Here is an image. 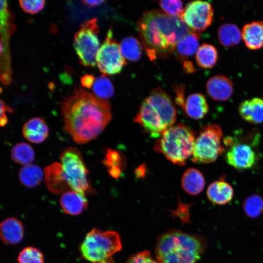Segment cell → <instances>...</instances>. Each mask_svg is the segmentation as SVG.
<instances>
[{"instance_id": "cell-15", "label": "cell", "mask_w": 263, "mask_h": 263, "mask_svg": "<svg viewBox=\"0 0 263 263\" xmlns=\"http://www.w3.org/2000/svg\"><path fill=\"white\" fill-rule=\"evenodd\" d=\"M86 194L74 190L64 192L60 198V205L63 211L71 215H78L88 206Z\"/></svg>"}, {"instance_id": "cell-38", "label": "cell", "mask_w": 263, "mask_h": 263, "mask_svg": "<svg viewBox=\"0 0 263 263\" xmlns=\"http://www.w3.org/2000/svg\"><path fill=\"white\" fill-rule=\"evenodd\" d=\"M95 81L94 75L86 74L81 78V83L83 87L87 88H90L93 86Z\"/></svg>"}, {"instance_id": "cell-33", "label": "cell", "mask_w": 263, "mask_h": 263, "mask_svg": "<svg viewBox=\"0 0 263 263\" xmlns=\"http://www.w3.org/2000/svg\"><path fill=\"white\" fill-rule=\"evenodd\" d=\"M159 4L165 13L171 16L181 17L184 10L180 0H160Z\"/></svg>"}, {"instance_id": "cell-22", "label": "cell", "mask_w": 263, "mask_h": 263, "mask_svg": "<svg viewBox=\"0 0 263 263\" xmlns=\"http://www.w3.org/2000/svg\"><path fill=\"white\" fill-rule=\"evenodd\" d=\"M183 109L189 117L200 119L207 114L208 107L205 96L201 94L195 93L188 97Z\"/></svg>"}, {"instance_id": "cell-36", "label": "cell", "mask_w": 263, "mask_h": 263, "mask_svg": "<svg viewBox=\"0 0 263 263\" xmlns=\"http://www.w3.org/2000/svg\"><path fill=\"white\" fill-rule=\"evenodd\" d=\"M12 112V110L6 106L5 103L1 100L0 101V124L1 127L4 126L8 122V118L5 114L6 111Z\"/></svg>"}, {"instance_id": "cell-37", "label": "cell", "mask_w": 263, "mask_h": 263, "mask_svg": "<svg viewBox=\"0 0 263 263\" xmlns=\"http://www.w3.org/2000/svg\"><path fill=\"white\" fill-rule=\"evenodd\" d=\"M184 89L183 86H178L176 88V92L177 94L176 102L183 109H184L185 103L184 96Z\"/></svg>"}, {"instance_id": "cell-10", "label": "cell", "mask_w": 263, "mask_h": 263, "mask_svg": "<svg viewBox=\"0 0 263 263\" xmlns=\"http://www.w3.org/2000/svg\"><path fill=\"white\" fill-rule=\"evenodd\" d=\"M248 140H237L231 136L223 139L225 148H227L225 160L228 164L238 170L250 169L257 161L258 155L254 147L257 144L258 138L252 142Z\"/></svg>"}, {"instance_id": "cell-32", "label": "cell", "mask_w": 263, "mask_h": 263, "mask_svg": "<svg viewBox=\"0 0 263 263\" xmlns=\"http://www.w3.org/2000/svg\"><path fill=\"white\" fill-rule=\"evenodd\" d=\"M18 262V263H44L42 253L32 246L25 247L20 252Z\"/></svg>"}, {"instance_id": "cell-40", "label": "cell", "mask_w": 263, "mask_h": 263, "mask_svg": "<svg viewBox=\"0 0 263 263\" xmlns=\"http://www.w3.org/2000/svg\"><path fill=\"white\" fill-rule=\"evenodd\" d=\"M184 69L187 73H192L194 72L195 69L193 65L189 61H185L184 63Z\"/></svg>"}, {"instance_id": "cell-12", "label": "cell", "mask_w": 263, "mask_h": 263, "mask_svg": "<svg viewBox=\"0 0 263 263\" xmlns=\"http://www.w3.org/2000/svg\"><path fill=\"white\" fill-rule=\"evenodd\" d=\"M181 17L191 30L200 32L211 24L213 9L208 2L192 1L186 5Z\"/></svg>"}, {"instance_id": "cell-26", "label": "cell", "mask_w": 263, "mask_h": 263, "mask_svg": "<svg viewBox=\"0 0 263 263\" xmlns=\"http://www.w3.org/2000/svg\"><path fill=\"white\" fill-rule=\"evenodd\" d=\"M218 38L223 46L231 47L237 45L240 42L242 33L236 25L225 23L219 27Z\"/></svg>"}, {"instance_id": "cell-11", "label": "cell", "mask_w": 263, "mask_h": 263, "mask_svg": "<svg viewBox=\"0 0 263 263\" xmlns=\"http://www.w3.org/2000/svg\"><path fill=\"white\" fill-rule=\"evenodd\" d=\"M96 63L102 75L104 76L119 73L127 63L121 52L120 45L113 38L111 28L109 29L106 39L98 52Z\"/></svg>"}, {"instance_id": "cell-24", "label": "cell", "mask_w": 263, "mask_h": 263, "mask_svg": "<svg viewBox=\"0 0 263 263\" xmlns=\"http://www.w3.org/2000/svg\"><path fill=\"white\" fill-rule=\"evenodd\" d=\"M200 36V32L191 30L177 42L175 50L179 58L185 59L196 53Z\"/></svg>"}, {"instance_id": "cell-27", "label": "cell", "mask_w": 263, "mask_h": 263, "mask_svg": "<svg viewBox=\"0 0 263 263\" xmlns=\"http://www.w3.org/2000/svg\"><path fill=\"white\" fill-rule=\"evenodd\" d=\"M218 57L216 48L213 45L204 43L199 47L196 53V60L198 65L204 69L213 67Z\"/></svg>"}, {"instance_id": "cell-34", "label": "cell", "mask_w": 263, "mask_h": 263, "mask_svg": "<svg viewBox=\"0 0 263 263\" xmlns=\"http://www.w3.org/2000/svg\"><path fill=\"white\" fill-rule=\"evenodd\" d=\"M19 3L24 12L34 14L43 9L45 5V1L43 0H19Z\"/></svg>"}, {"instance_id": "cell-3", "label": "cell", "mask_w": 263, "mask_h": 263, "mask_svg": "<svg viewBox=\"0 0 263 263\" xmlns=\"http://www.w3.org/2000/svg\"><path fill=\"white\" fill-rule=\"evenodd\" d=\"M207 246V240L201 235L171 230L157 239L156 260L159 263H196Z\"/></svg>"}, {"instance_id": "cell-1", "label": "cell", "mask_w": 263, "mask_h": 263, "mask_svg": "<svg viewBox=\"0 0 263 263\" xmlns=\"http://www.w3.org/2000/svg\"><path fill=\"white\" fill-rule=\"evenodd\" d=\"M61 109L63 130L79 144L97 137L112 118L109 101L81 88L65 98Z\"/></svg>"}, {"instance_id": "cell-2", "label": "cell", "mask_w": 263, "mask_h": 263, "mask_svg": "<svg viewBox=\"0 0 263 263\" xmlns=\"http://www.w3.org/2000/svg\"><path fill=\"white\" fill-rule=\"evenodd\" d=\"M137 29L151 60L169 56L177 42L191 31L181 17L171 16L158 10L144 12L137 23Z\"/></svg>"}, {"instance_id": "cell-20", "label": "cell", "mask_w": 263, "mask_h": 263, "mask_svg": "<svg viewBox=\"0 0 263 263\" xmlns=\"http://www.w3.org/2000/svg\"><path fill=\"white\" fill-rule=\"evenodd\" d=\"M241 33L246 46L249 49L257 50L263 46V21H255L245 24Z\"/></svg>"}, {"instance_id": "cell-17", "label": "cell", "mask_w": 263, "mask_h": 263, "mask_svg": "<svg viewBox=\"0 0 263 263\" xmlns=\"http://www.w3.org/2000/svg\"><path fill=\"white\" fill-rule=\"evenodd\" d=\"M0 235L5 244H15L19 243L24 236V228L20 221L14 217L5 219L0 224Z\"/></svg>"}, {"instance_id": "cell-28", "label": "cell", "mask_w": 263, "mask_h": 263, "mask_svg": "<svg viewBox=\"0 0 263 263\" xmlns=\"http://www.w3.org/2000/svg\"><path fill=\"white\" fill-rule=\"evenodd\" d=\"M119 45L123 56L131 61L138 60L142 55V44L135 38L126 37L121 40Z\"/></svg>"}, {"instance_id": "cell-30", "label": "cell", "mask_w": 263, "mask_h": 263, "mask_svg": "<svg viewBox=\"0 0 263 263\" xmlns=\"http://www.w3.org/2000/svg\"><path fill=\"white\" fill-rule=\"evenodd\" d=\"M243 209L250 218H256L263 211V199L258 194H252L244 202Z\"/></svg>"}, {"instance_id": "cell-9", "label": "cell", "mask_w": 263, "mask_h": 263, "mask_svg": "<svg viewBox=\"0 0 263 263\" xmlns=\"http://www.w3.org/2000/svg\"><path fill=\"white\" fill-rule=\"evenodd\" d=\"M99 27L94 18L82 23L75 34L74 48L81 63L85 66H94L100 48L98 38Z\"/></svg>"}, {"instance_id": "cell-16", "label": "cell", "mask_w": 263, "mask_h": 263, "mask_svg": "<svg viewBox=\"0 0 263 263\" xmlns=\"http://www.w3.org/2000/svg\"><path fill=\"white\" fill-rule=\"evenodd\" d=\"M241 117L252 124L263 123V100L255 97L242 102L238 108Z\"/></svg>"}, {"instance_id": "cell-13", "label": "cell", "mask_w": 263, "mask_h": 263, "mask_svg": "<svg viewBox=\"0 0 263 263\" xmlns=\"http://www.w3.org/2000/svg\"><path fill=\"white\" fill-rule=\"evenodd\" d=\"M12 17H6L0 18V57L3 59V68L1 70V81L4 84L11 81V70L8 50V40L9 36L15 30V25L12 23Z\"/></svg>"}, {"instance_id": "cell-19", "label": "cell", "mask_w": 263, "mask_h": 263, "mask_svg": "<svg viewBox=\"0 0 263 263\" xmlns=\"http://www.w3.org/2000/svg\"><path fill=\"white\" fill-rule=\"evenodd\" d=\"M23 136L33 143L44 141L49 134L48 127L45 122L39 117H34L28 121L22 129Z\"/></svg>"}, {"instance_id": "cell-4", "label": "cell", "mask_w": 263, "mask_h": 263, "mask_svg": "<svg viewBox=\"0 0 263 263\" xmlns=\"http://www.w3.org/2000/svg\"><path fill=\"white\" fill-rule=\"evenodd\" d=\"M176 110L170 97L161 88L152 90L142 103L134 121L144 132L156 136L173 126Z\"/></svg>"}, {"instance_id": "cell-35", "label": "cell", "mask_w": 263, "mask_h": 263, "mask_svg": "<svg viewBox=\"0 0 263 263\" xmlns=\"http://www.w3.org/2000/svg\"><path fill=\"white\" fill-rule=\"evenodd\" d=\"M126 263H159L150 255L149 251L145 250L135 254L129 258Z\"/></svg>"}, {"instance_id": "cell-5", "label": "cell", "mask_w": 263, "mask_h": 263, "mask_svg": "<svg viewBox=\"0 0 263 263\" xmlns=\"http://www.w3.org/2000/svg\"><path fill=\"white\" fill-rule=\"evenodd\" d=\"M194 132L183 123L172 126L164 132L153 149L162 153L173 164L183 166L193 154Z\"/></svg>"}, {"instance_id": "cell-29", "label": "cell", "mask_w": 263, "mask_h": 263, "mask_svg": "<svg viewBox=\"0 0 263 263\" xmlns=\"http://www.w3.org/2000/svg\"><path fill=\"white\" fill-rule=\"evenodd\" d=\"M11 156L15 163L25 166L31 164L34 160L35 152L29 144L22 142L14 146L11 150Z\"/></svg>"}, {"instance_id": "cell-25", "label": "cell", "mask_w": 263, "mask_h": 263, "mask_svg": "<svg viewBox=\"0 0 263 263\" xmlns=\"http://www.w3.org/2000/svg\"><path fill=\"white\" fill-rule=\"evenodd\" d=\"M44 173L38 166L29 164L24 166L20 170L19 178L20 183L27 188H34L40 184Z\"/></svg>"}, {"instance_id": "cell-39", "label": "cell", "mask_w": 263, "mask_h": 263, "mask_svg": "<svg viewBox=\"0 0 263 263\" xmlns=\"http://www.w3.org/2000/svg\"><path fill=\"white\" fill-rule=\"evenodd\" d=\"M104 2L103 0H84L82 1L83 4L87 5L88 7H93L101 4Z\"/></svg>"}, {"instance_id": "cell-14", "label": "cell", "mask_w": 263, "mask_h": 263, "mask_svg": "<svg viewBox=\"0 0 263 263\" xmlns=\"http://www.w3.org/2000/svg\"><path fill=\"white\" fill-rule=\"evenodd\" d=\"M206 88L208 94L214 100L226 101L233 93V84L226 76L216 75L207 81Z\"/></svg>"}, {"instance_id": "cell-8", "label": "cell", "mask_w": 263, "mask_h": 263, "mask_svg": "<svg viewBox=\"0 0 263 263\" xmlns=\"http://www.w3.org/2000/svg\"><path fill=\"white\" fill-rule=\"evenodd\" d=\"M219 126L209 124L203 127L195 141L192 161L207 164L216 160L225 150Z\"/></svg>"}, {"instance_id": "cell-6", "label": "cell", "mask_w": 263, "mask_h": 263, "mask_svg": "<svg viewBox=\"0 0 263 263\" xmlns=\"http://www.w3.org/2000/svg\"><path fill=\"white\" fill-rule=\"evenodd\" d=\"M121 247L116 232L94 228L87 234L79 249L81 257L91 263H114L113 256Z\"/></svg>"}, {"instance_id": "cell-31", "label": "cell", "mask_w": 263, "mask_h": 263, "mask_svg": "<svg viewBox=\"0 0 263 263\" xmlns=\"http://www.w3.org/2000/svg\"><path fill=\"white\" fill-rule=\"evenodd\" d=\"M93 90L96 97L105 100L112 97L114 92L112 82L104 75L100 76L95 79L93 85Z\"/></svg>"}, {"instance_id": "cell-23", "label": "cell", "mask_w": 263, "mask_h": 263, "mask_svg": "<svg viewBox=\"0 0 263 263\" xmlns=\"http://www.w3.org/2000/svg\"><path fill=\"white\" fill-rule=\"evenodd\" d=\"M182 186L188 194L196 195L204 189L205 178L202 173L198 169L191 168L187 169L181 179Z\"/></svg>"}, {"instance_id": "cell-18", "label": "cell", "mask_w": 263, "mask_h": 263, "mask_svg": "<svg viewBox=\"0 0 263 263\" xmlns=\"http://www.w3.org/2000/svg\"><path fill=\"white\" fill-rule=\"evenodd\" d=\"M45 179L49 190L56 194L70 190L62 175L60 164L55 163L44 170Z\"/></svg>"}, {"instance_id": "cell-7", "label": "cell", "mask_w": 263, "mask_h": 263, "mask_svg": "<svg viewBox=\"0 0 263 263\" xmlns=\"http://www.w3.org/2000/svg\"><path fill=\"white\" fill-rule=\"evenodd\" d=\"M62 176L70 190L94 193L88 178V171L80 151L76 148L65 149L59 156Z\"/></svg>"}, {"instance_id": "cell-21", "label": "cell", "mask_w": 263, "mask_h": 263, "mask_svg": "<svg viewBox=\"0 0 263 263\" xmlns=\"http://www.w3.org/2000/svg\"><path fill=\"white\" fill-rule=\"evenodd\" d=\"M233 189L227 182L223 180L211 183L208 187L207 195L213 203L223 205L229 202L233 197Z\"/></svg>"}]
</instances>
